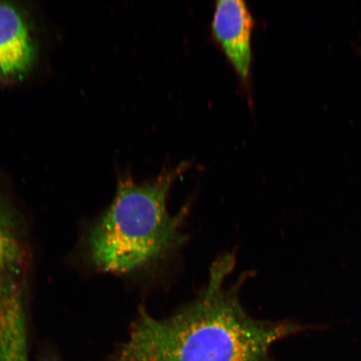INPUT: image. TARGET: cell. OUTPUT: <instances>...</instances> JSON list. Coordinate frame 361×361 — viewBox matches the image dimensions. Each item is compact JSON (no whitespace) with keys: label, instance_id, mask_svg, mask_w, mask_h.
Wrapping results in <instances>:
<instances>
[{"label":"cell","instance_id":"5b68a950","mask_svg":"<svg viewBox=\"0 0 361 361\" xmlns=\"http://www.w3.org/2000/svg\"><path fill=\"white\" fill-rule=\"evenodd\" d=\"M35 56V40L25 13L11 3L0 1V81L24 78Z\"/></svg>","mask_w":361,"mask_h":361},{"label":"cell","instance_id":"277c9868","mask_svg":"<svg viewBox=\"0 0 361 361\" xmlns=\"http://www.w3.org/2000/svg\"><path fill=\"white\" fill-rule=\"evenodd\" d=\"M252 27L254 20L245 2L242 0L216 1L212 30L215 39L243 81H247L250 73Z\"/></svg>","mask_w":361,"mask_h":361},{"label":"cell","instance_id":"6da1fadb","mask_svg":"<svg viewBox=\"0 0 361 361\" xmlns=\"http://www.w3.org/2000/svg\"><path fill=\"white\" fill-rule=\"evenodd\" d=\"M235 263L229 252L216 259L200 295L168 318L140 309L116 361H266L275 342L310 329L248 314L239 295L243 281H226Z\"/></svg>","mask_w":361,"mask_h":361},{"label":"cell","instance_id":"7a4b0ae2","mask_svg":"<svg viewBox=\"0 0 361 361\" xmlns=\"http://www.w3.org/2000/svg\"><path fill=\"white\" fill-rule=\"evenodd\" d=\"M188 166L182 162L142 184L128 177L119 180L114 200L89 234L94 267L111 274L141 272L183 245L186 237L180 229L187 207L171 215L168 198L175 180Z\"/></svg>","mask_w":361,"mask_h":361},{"label":"cell","instance_id":"3957f363","mask_svg":"<svg viewBox=\"0 0 361 361\" xmlns=\"http://www.w3.org/2000/svg\"><path fill=\"white\" fill-rule=\"evenodd\" d=\"M25 290L24 248L0 210V361H30Z\"/></svg>","mask_w":361,"mask_h":361},{"label":"cell","instance_id":"8992f818","mask_svg":"<svg viewBox=\"0 0 361 361\" xmlns=\"http://www.w3.org/2000/svg\"><path fill=\"white\" fill-rule=\"evenodd\" d=\"M47 361H56V360H47Z\"/></svg>","mask_w":361,"mask_h":361}]
</instances>
